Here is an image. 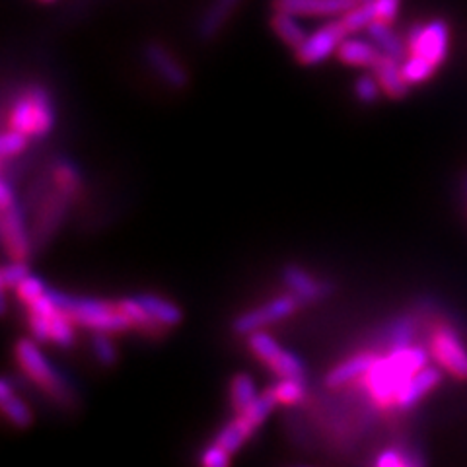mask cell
Here are the masks:
<instances>
[{"instance_id": "cell-1", "label": "cell", "mask_w": 467, "mask_h": 467, "mask_svg": "<svg viewBox=\"0 0 467 467\" xmlns=\"http://www.w3.org/2000/svg\"><path fill=\"white\" fill-rule=\"evenodd\" d=\"M429 348L420 345L389 347L386 355H378L370 370L364 374V388H367L372 401L379 407H396L400 389L407 379L429 364Z\"/></svg>"}, {"instance_id": "cell-2", "label": "cell", "mask_w": 467, "mask_h": 467, "mask_svg": "<svg viewBox=\"0 0 467 467\" xmlns=\"http://www.w3.org/2000/svg\"><path fill=\"white\" fill-rule=\"evenodd\" d=\"M47 295L58 310L68 314L72 321L84 329L121 333L133 327L130 319L121 312L117 304L90 296H72L53 286L47 288Z\"/></svg>"}, {"instance_id": "cell-3", "label": "cell", "mask_w": 467, "mask_h": 467, "mask_svg": "<svg viewBox=\"0 0 467 467\" xmlns=\"http://www.w3.org/2000/svg\"><path fill=\"white\" fill-rule=\"evenodd\" d=\"M55 119V106L47 88L29 84L14 96L6 115V127L22 130L32 139H43L53 130Z\"/></svg>"}, {"instance_id": "cell-4", "label": "cell", "mask_w": 467, "mask_h": 467, "mask_svg": "<svg viewBox=\"0 0 467 467\" xmlns=\"http://www.w3.org/2000/svg\"><path fill=\"white\" fill-rule=\"evenodd\" d=\"M39 341L32 339H20L14 347V355L20 364V368L27 374V378L36 382L43 391H47L58 401H65L68 398V386L65 378L61 376L53 364L43 355V350L37 345Z\"/></svg>"}, {"instance_id": "cell-5", "label": "cell", "mask_w": 467, "mask_h": 467, "mask_svg": "<svg viewBox=\"0 0 467 467\" xmlns=\"http://www.w3.org/2000/svg\"><path fill=\"white\" fill-rule=\"evenodd\" d=\"M429 353L446 374L467 379V345L454 327L436 326L429 337Z\"/></svg>"}, {"instance_id": "cell-6", "label": "cell", "mask_w": 467, "mask_h": 467, "mask_svg": "<svg viewBox=\"0 0 467 467\" xmlns=\"http://www.w3.org/2000/svg\"><path fill=\"white\" fill-rule=\"evenodd\" d=\"M247 347H250L252 353L267 367L279 376H300L306 374V364L304 360L292 353V350L281 347L273 335H269L265 329H259L247 335Z\"/></svg>"}, {"instance_id": "cell-7", "label": "cell", "mask_w": 467, "mask_h": 467, "mask_svg": "<svg viewBox=\"0 0 467 467\" xmlns=\"http://www.w3.org/2000/svg\"><path fill=\"white\" fill-rule=\"evenodd\" d=\"M409 55L420 57L432 67H441L450 49V27L444 20H432L429 24H415L407 34Z\"/></svg>"}, {"instance_id": "cell-8", "label": "cell", "mask_w": 467, "mask_h": 467, "mask_svg": "<svg viewBox=\"0 0 467 467\" xmlns=\"http://www.w3.org/2000/svg\"><path fill=\"white\" fill-rule=\"evenodd\" d=\"M298 306L300 302L292 296L290 292H286V295L275 296L273 300L255 306V308L234 317L232 331L236 335H242V337H247V335L254 331L265 329L273 324H279V321L288 319L290 316H295Z\"/></svg>"}, {"instance_id": "cell-9", "label": "cell", "mask_w": 467, "mask_h": 467, "mask_svg": "<svg viewBox=\"0 0 467 467\" xmlns=\"http://www.w3.org/2000/svg\"><path fill=\"white\" fill-rule=\"evenodd\" d=\"M347 36L348 32L341 16L326 22L324 26H319L316 32L308 34L302 46L295 49L298 63L304 67L321 65L327 61L331 55H337V49Z\"/></svg>"}, {"instance_id": "cell-10", "label": "cell", "mask_w": 467, "mask_h": 467, "mask_svg": "<svg viewBox=\"0 0 467 467\" xmlns=\"http://www.w3.org/2000/svg\"><path fill=\"white\" fill-rule=\"evenodd\" d=\"M0 234H3V245L10 259H29L34 250V238L18 199L0 207Z\"/></svg>"}, {"instance_id": "cell-11", "label": "cell", "mask_w": 467, "mask_h": 467, "mask_svg": "<svg viewBox=\"0 0 467 467\" xmlns=\"http://www.w3.org/2000/svg\"><path fill=\"white\" fill-rule=\"evenodd\" d=\"M77 195L67 192L61 185L53 183L51 192L41 199L39 207H37V216H36V224L32 230V238H34V245H46L57 230L61 228L67 211L70 207V201L75 199Z\"/></svg>"}, {"instance_id": "cell-12", "label": "cell", "mask_w": 467, "mask_h": 467, "mask_svg": "<svg viewBox=\"0 0 467 467\" xmlns=\"http://www.w3.org/2000/svg\"><path fill=\"white\" fill-rule=\"evenodd\" d=\"M144 61L158 77V80L171 90H183L189 84V75L185 67L175 58L162 43H149L144 47Z\"/></svg>"}, {"instance_id": "cell-13", "label": "cell", "mask_w": 467, "mask_h": 467, "mask_svg": "<svg viewBox=\"0 0 467 467\" xmlns=\"http://www.w3.org/2000/svg\"><path fill=\"white\" fill-rule=\"evenodd\" d=\"M281 279L286 290L300 304L317 302L321 298H326L331 292V286L327 283L317 279L316 275H312L308 269L296 265V263H288V265L283 267Z\"/></svg>"}, {"instance_id": "cell-14", "label": "cell", "mask_w": 467, "mask_h": 467, "mask_svg": "<svg viewBox=\"0 0 467 467\" xmlns=\"http://www.w3.org/2000/svg\"><path fill=\"white\" fill-rule=\"evenodd\" d=\"M442 372L444 370L441 367H431V364H427L425 368H420L417 374H413L407 379V384L400 389L396 398V409L407 411V409H413L415 405H419L438 384H441Z\"/></svg>"}, {"instance_id": "cell-15", "label": "cell", "mask_w": 467, "mask_h": 467, "mask_svg": "<svg viewBox=\"0 0 467 467\" xmlns=\"http://www.w3.org/2000/svg\"><path fill=\"white\" fill-rule=\"evenodd\" d=\"M358 0H275V8L288 10L300 18L343 16Z\"/></svg>"}, {"instance_id": "cell-16", "label": "cell", "mask_w": 467, "mask_h": 467, "mask_svg": "<svg viewBox=\"0 0 467 467\" xmlns=\"http://www.w3.org/2000/svg\"><path fill=\"white\" fill-rule=\"evenodd\" d=\"M339 61L348 67H360V68H374L384 53L376 47V43L368 37L362 39L353 34H348L337 49Z\"/></svg>"}, {"instance_id": "cell-17", "label": "cell", "mask_w": 467, "mask_h": 467, "mask_svg": "<svg viewBox=\"0 0 467 467\" xmlns=\"http://www.w3.org/2000/svg\"><path fill=\"white\" fill-rule=\"evenodd\" d=\"M378 353H372V350H360V353L348 357L347 360L339 362L337 367H333L327 376H326V386L331 389L343 388L350 382H355L358 378H364L374 364Z\"/></svg>"}, {"instance_id": "cell-18", "label": "cell", "mask_w": 467, "mask_h": 467, "mask_svg": "<svg viewBox=\"0 0 467 467\" xmlns=\"http://www.w3.org/2000/svg\"><path fill=\"white\" fill-rule=\"evenodd\" d=\"M374 75L379 80V86H382L384 96L391 98V99H403L409 94V88L411 84L407 82L405 75H403V65L398 58L391 57H382L379 63L372 68Z\"/></svg>"}, {"instance_id": "cell-19", "label": "cell", "mask_w": 467, "mask_h": 467, "mask_svg": "<svg viewBox=\"0 0 467 467\" xmlns=\"http://www.w3.org/2000/svg\"><path fill=\"white\" fill-rule=\"evenodd\" d=\"M135 298L139 300L144 312L149 314L160 327L170 329V327L180 326L183 321V310L171 300H166L158 295H150V292L135 295Z\"/></svg>"}, {"instance_id": "cell-20", "label": "cell", "mask_w": 467, "mask_h": 467, "mask_svg": "<svg viewBox=\"0 0 467 467\" xmlns=\"http://www.w3.org/2000/svg\"><path fill=\"white\" fill-rule=\"evenodd\" d=\"M368 37L376 43V47L382 51L386 57L398 58V61H405V57L409 55V46L407 41L391 27L389 22H384L376 18L368 27H367Z\"/></svg>"}, {"instance_id": "cell-21", "label": "cell", "mask_w": 467, "mask_h": 467, "mask_svg": "<svg viewBox=\"0 0 467 467\" xmlns=\"http://www.w3.org/2000/svg\"><path fill=\"white\" fill-rule=\"evenodd\" d=\"M0 409H3L5 417L16 429L32 427L34 422L32 409H29L27 403L18 396L16 391H14L10 378H3V382H0Z\"/></svg>"}, {"instance_id": "cell-22", "label": "cell", "mask_w": 467, "mask_h": 467, "mask_svg": "<svg viewBox=\"0 0 467 467\" xmlns=\"http://www.w3.org/2000/svg\"><path fill=\"white\" fill-rule=\"evenodd\" d=\"M240 3L242 0H213L211 6L204 10V14L199 20V26H197L199 37L213 39L224 27V24L232 16V12L238 8Z\"/></svg>"}, {"instance_id": "cell-23", "label": "cell", "mask_w": 467, "mask_h": 467, "mask_svg": "<svg viewBox=\"0 0 467 467\" xmlns=\"http://www.w3.org/2000/svg\"><path fill=\"white\" fill-rule=\"evenodd\" d=\"M255 431H257V427L254 425V422H250L242 413H238L230 422H226L221 431H218L214 442L226 448L234 456L247 441H250Z\"/></svg>"}, {"instance_id": "cell-24", "label": "cell", "mask_w": 467, "mask_h": 467, "mask_svg": "<svg viewBox=\"0 0 467 467\" xmlns=\"http://www.w3.org/2000/svg\"><path fill=\"white\" fill-rule=\"evenodd\" d=\"M298 18L300 16H296V14H292L288 10H281V8H275V14L271 18V27L276 34V37L285 41L286 46L292 49H298L304 43V39L308 37V34H306V29Z\"/></svg>"}, {"instance_id": "cell-25", "label": "cell", "mask_w": 467, "mask_h": 467, "mask_svg": "<svg viewBox=\"0 0 467 467\" xmlns=\"http://www.w3.org/2000/svg\"><path fill=\"white\" fill-rule=\"evenodd\" d=\"M279 405H298L308 396V386L300 376H283L269 388Z\"/></svg>"}, {"instance_id": "cell-26", "label": "cell", "mask_w": 467, "mask_h": 467, "mask_svg": "<svg viewBox=\"0 0 467 467\" xmlns=\"http://www.w3.org/2000/svg\"><path fill=\"white\" fill-rule=\"evenodd\" d=\"M259 396L257 393V386L254 382V378L245 372H240L232 378L230 382V403L234 407V411H242L247 405H250L255 398Z\"/></svg>"}, {"instance_id": "cell-27", "label": "cell", "mask_w": 467, "mask_h": 467, "mask_svg": "<svg viewBox=\"0 0 467 467\" xmlns=\"http://www.w3.org/2000/svg\"><path fill=\"white\" fill-rule=\"evenodd\" d=\"M49 324H51V343L63 347V348H70L77 341V331H75V321L72 317L61 310H55L53 314H49Z\"/></svg>"}, {"instance_id": "cell-28", "label": "cell", "mask_w": 467, "mask_h": 467, "mask_svg": "<svg viewBox=\"0 0 467 467\" xmlns=\"http://www.w3.org/2000/svg\"><path fill=\"white\" fill-rule=\"evenodd\" d=\"M117 306H119L121 312L130 319L133 327H137L144 333H149V335H156V333L164 329V327H160L156 321L144 312V308L139 304V300L135 296H127V298L117 302Z\"/></svg>"}, {"instance_id": "cell-29", "label": "cell", "mask_w": 467, "mask_h": 467, "mask_svg": "<svg viewBox=\"0 0 467 467\" xmlns=\"http://www.w3.org/2000/svg\"><path fill=\"white\" fill-rule=\"evenodd\" d=\"M51 178H53V183L61 185L63 189H67V192L75 195L78 193V189L82 185L78 168L67 158H57L51 164Z\"/></svg>"}, {"instance_id": "cell-30", "label": "cell", "mask_w": 467, "mask_h": 467, "mask_svg": "<svg viewBox=\"0 0 467 467\" xmlns=\"http://www.w3.org/2000/svg\"><path fill=\"white\" fill-rule=\"evenodd\" d=\"M376 18L378 14L374 3H360V0L341 16L348 34H357L360 29H367Z\"/></svg>"}, {"instance_id": "cell-31", "label": "cell", "mask_w": 467, "mask_h": 467, "mask_svg": "<svg viewBox=\"0 0 467 467\" xmlns=\"http://www.w3.org/2000/svg\"><path fill=\"white\" fill-rule=\"evenodd\" d=\"M92 353L96 357V362L99 367L111 368L119 360V350H117L111 333L106 331H94L92 335Z\"/></svg>"}, {"instance_id": "cell-32", "label": "cell", "mask_w": 467, "mask_h": 467, "mask_svg": "<svg viewBox=\"0 0 467 467\" xmlns=\"http://www.w3.org/2000/svg\"><path fill=\"white\" fill-rule=\"evenodd\" d=\"M417 335V321L411 316H401L396 317L389 324L388 329V339L389 347H407L413 345Z\"/></svg>"}, {"instance_id": "cell-33", "label": "cell", "mask_w": 467, "mask_h": 467, "mask_svg": "<svg viewBox=\"0 0 467 467\" xmlns=\"http://www.w3.org/2000/svg\"><path fill=\"white\" fill-rule=\"evenodd\" d=\"M378 467H413L425 463L420 456H415V451L403 448H386L379 451V456L374 460Z\"/></svg>"}, {"instance_id": "cell-34", "label": "cell", "mask_w": 467, "mask_h": 467, "mask_svg": "<svg viewBox=\"0 0 467 467\" xmlns=\"http://www.w3.org/2000/svg\"><path fill=\"white\" fill-rule=\"evenodd\" d=\"M32 275L26 259H10L3 265V273H0V286L3 290H16L20 283Z\"/></svg>"}, {"instance_id": "cell-35", "label": "cell", "mask_w": 467, "mask_h": 467, "mask_svg": "<svg viewBox=\"0 0 467 467\" xmlns=\"http://www.w3.org/2000/svg\"><path fill=\"white\" fill-rule=\"evenodd\" d=\"M401 65H403V75L411 86L431 80L434 72L438 70L436 67H432L427 61H422L420 57H415V55H407Z\"/></svg>"}, {"instance_id": "cell-36", "label": "cell", "mask_w": 467, "mask_h": 467, "mask_svg": "<svg viewBox=\"0 0 467 467\" xmlns=\"http://www.w3.org/2000/svg\"><path fill=\"white\" fill-rule=\"evenodd\" d=\"M29 140H32V137H27L22 130L6 127L3 137H0V156H3L5 162H8L10 158L20 156L27 149Z\"/></svg>"}, {"instance_id": "cell-37", "label": "cell", "mask_w": 467, "mask_h": 467, "mask_svg": "<svg viewBox=\"0 0 467 467\" xmlns=\"http://www.w3.org/2000/svg\"><path fill=\"white\" fill-rule=\"evenodd\" d=\"M353 92H355V98L360 101V104H374V101L379 99V96L384 94L382 86H379V80L378 77L374 75H362L355 80V86H353Z\"/></svg>"}, {"instance_id": "cell-38", "label": "cell", "mask_w": 467, "mask_h": 467, "mask_svg": "<svg viewBox=\"0 0 467 467\" xmlns=\"http://www.w3.org/2000/svg\"><path fill=\"white\" fill-rule=\"evenodd\" d=\"M47 288H49V285L41 279V276H37V275H29L27 279H24L22 283H20V286L14 290L18 295V298L27 306L29 302H34V300H37L39 296H43V295H47Z\"/></svg>"}, {"instance_id": "cell-39", "label": "cell", "mask_w": 467, "mask_h": 467, "mask_svg": "<svg viewBox=\"0 0 467 467\" xmlns=\"http://www.w3.org/2000/svg\"><path fill=\"white\" fill-rule=\"evenodd\" d=\"M27 327L32 337L39 343H47L51 341V324H49V316H41L27 312Z\"/></svg>"}, {"instance_id": "cell-40", "label": "cell", "mask_w": 467, "mask_h": 467, "mask_svg": "<svg viewBox=\"0 0 467 467\" xmlns=\"http://www.w3.org/2000/svg\"><path fill=\"white\" fill-rule=\"evenodd\" d=\"M199 462L202 465H207V467H226L232 462V454H230L226 448H223L221 444L213 442L211 446H207V448L202 450Z\"/></svg>"}, {"instance_id": "cell-41", "label": "cell", "mask_w": 467, "mask_h": 467, "mask_svg": "<svg viewBox=\"0 0 467 467\" xmlns=\"http://www.w3.org/2000/svg\"><path fill=\"white\" fill-rule=\"evenodd\" d=\"M374 6H376V14L379 20L391 24L398 18L400 0H374Z\"/></svg>"}, {"instance_id": "cell-42", "label": "cell", "mask_w": 467, "mask_h": 467, "mask_svg": "<svg viewBox=\"0 0 467 467\" xmlns=\"http://www.w3.org/2000/svg\"><path fill=\"white\" fill-rule=\"evenodd\" d=\"M360 3H374V0H360Z\"/></svg>"}, {"instance_id": "cell-43", "label": "cell", "mask_w": 467, "mask_h": 467, "mask_svg": "<svg viewBox=\"0 0 467 467\" xmlns=\"http://www.w3.org/2000/svg\"><path fill=\"white\" fill-rule=\"evenodd\" d=\"M43 3H51V0H43Z\"/></svg>"}]
</instances>
